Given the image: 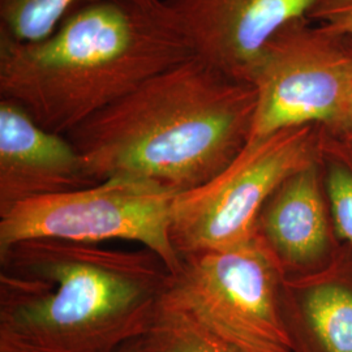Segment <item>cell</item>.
<instances>
[{
    "instance_id": "cell-7",
    "label": "cell",
    "mask_w": 352,
    "mask_h": 352,
    "mask_svg": "<svg viewBox=\"0 0 352 352\" xmlns=\"http://www.w3.org/2000/svg\"><path fill=\"white\" fill-rule=\"evenodd\" d=\"M251 85L256 111L250 141L295 126L333 131L351 98V42L308 17L291 21L265 46Z\"/></svg>"
},
{
    "instance_id": "cell-5",
    "label": "cell",
    "mask_w": 352,
    "mask_h": 352,
    "mask_svg": "<svg viewBox=\"0 0 352 352\" xmlns=\"http://www.w3.org/2000/svg\"><path fill=\"white\" fill-rule=\"evenodd\" d=\"M321 132V126H295L250 141L213 179L177 193L171 240L180 258L250 241L257 218L276 189L320 160Z\"/></svg>"
},
{
    "instance_id": "cell-1",
    "label": "cell",
    "mask_w": 352,
    "mask_h": 352,
    "mask_svg": "<svg viewBox=\"0 0 352 352\" xmlns=\"http://www.w3.org/2000/svg\"><path fill=\"white\" fill-rule=\"evenodd\" d=\"M170 272L146 248L30 239L0 250V352H118L141 338Z\"/></svg>"
},
{
    "instance_id": "cell-13",
    "label": "cell",
    "mask_w": 352,
    "mask_h": 352,
    "mask_svg": "<svg viewBox=\"0 0 352 352\" xmlns=\"http://www.w3.org/2000/svg\"><path fill=\"white\" fill-rule=\"evenodd\" d=\"M320 164L336 235L352 248V141L322 128Z\"/></svg>"
},
{
    "instance_id": "cell-2",
    "label": "cell",
    "mask_w": 352,
    "mask_h": 352,
    "mask_svg": "<svg viewBox=\"0 0 352 352\" xmlns=\"http://www.w3.org/2000/svg\"><path fill=\"white\" fill-rule=\"evenodd\" d=\"M256 91L192 56L67 135L100 183L148 180L177 193L226 168L251 138Z\"/></svg>"
},
{
    "instance_id": "cell-6",
    "label": "cell",
    "mask_w": 352,
    "mask_h": 352,
    "mask_svg": "<svg viewBox=\"0 0 352 352\" xmlns=\"http://www.w3.org/2000/svg\"><path fill=\"white\" fill-rule=\"evenodd\" d=\"M176 196L175 190L153 182L113 177L32 199L0 214V250L30 239L87 244L126 240L157 254L174 274L182 264L171 240Z\"/></svg>"
},
{
    "instance_id": "cell-10",
    "label": "cell",
    "mask_w": 352,
    "mask_h": 352,
    "mask_svg": "<svg viewBox=\"0 0 352 352\" xmlns=\"http://www.w3.org/2000/svg\"><path fill=\"white\" fill-rule=\"evenodd\" d=\"M254 235L277 258L286 277L314 273L342 248L333 226L320 160L289 176L269 197Z\"/></svg>"
},
{
    "instance_id": "cell-16",
    "label": "cell",
    "mask_w": 352,
    "mask_h": 352,
    "mask_svg": "<svg viewBox=\"0 0 352 352\" xmlns=\"http://www.w3.org/2000/svg\"><path fill=\"white\" fill-rule=\"evenodd\" d=\"M327 132L331 136L352 141V94L350 102H349V106L344 111V115L340 119V124L336 126L333 131H327Z\"/></svg>"
},
{
    "instance_id": "cell-9",
    "label": "cell",
    "mask_w": 352,
    "mask_h": 352,
    "mask_svg": "<svg viewBox=\"0 0 352 352\" xmlns=\"http://www.w3.org/2000/svg\"><path fill=\"white\" fill-rule=\"evenodd\" d=\"M97 183L65 135L38 124L19 103L0 98V214L32 199Z\"/></svg>"
},
{
    "instance_id": "cell-15",
    "label": "cell",
    "mask_w": 352,
    "mask_h": 352,
    "mask_svg": "<svg viewBox=\"0 0 352 352\" xmlns=\"http://www.w3.org/2000/svg\"><path fill=\"white\" fill-rule=\"evenodd\" d=\"M308 19L327 32L352 42V0H315Z\"/></svg>"
},
{
    "instance_id": "cell-8",
    "label": "cell",
    "mask_w": 352,
    "mask_h": 352,
    "mask_svg": "<svg viewBox=\"0 0 352 352\" xmlns=\"http://www.w3.org/2000/svg\"><path fill=\"white\" fill-rule=\"evenodd\" d=\"M193 56L251 84L265 46L279 29L308 17L315 0H162Z\"/></svg>"
},
{
    "instance_id": "cell-14",
    "label": "cell",
    "mask_w": 352,
    "mask_h": 352,
    "mask_svg": "<svg viewBox=\"0 0 352 352\" xmlns=\"http://www.w3.org/2000/svg\"><path fill=\"white\" fill-rule=\"evenodd\" d=\"M89 1L94 0H0V33L24 42L42 39Z\"/></svg>"
},
{
    "instance_id": "cell-12",
    "label": "cell",
    "mask_w": 352,
    "mask_h": 352,
    "mask_svg": "<svg viewBox=\"0 0 352 352\" xmlns=\"http://www.w3.org/2000/svg\"><path fill=\"white\" fill-rule=\"evenodd\" d=\"M136 352H244L192 316L160 304L148 331L135 340Z\"/></svg>"
},
{
    "instance_id": "cell-4",
    "label": "cell",
    "mask_w": 352,
    "mask_h": 352,
    "mask_svg": "<svg viewBox=\"0 0 352 352\" xmlns=\"http://www.w3.org/2000/svg\"><path fill=\"white\" fill-rule=\"evenodd\" d=\"M285 273L264 241L182 256L161 302L244 352H294L282 311Z\"/></svg>"
},
{
    "instance_id": "cell-3",
    "label": "cell",
    "mask_w": 352,
    "mask_h": 352,
    "mask_svg": "<svg viewBox=\"0 0 352 352\" xmlns=\"http://www.w3.org/2000/svg\"><path fill=\"white\" fill-rule=\"evenodd\" d=\"M192 56L162 0H94L76 7L42 39L0 33V98L67 136Z\"/></svg>"
},
{
    "instance_id": "cell-17",
    "label": "cell",
    "mask_w": 352,
    "mask_h": 352,
    "mask_svg": "<svg viewBox=\"0 0 352 352\" xmlns=\"http://www.w3.org/2000/svg\"><path fill=\"white\" fill-rule=\"evenodd\" d=\"M118 352H136V349H135V342H133V343H131V344H126V346H124L123 349H120Z\"/></svg>"
},
{
    "instance_id": "cell-11",
    "label": "cell",
    "mask_w": 352,
    "mask_h": 352,
    "mask_svg": "<svg viewBox=\"0 0 352 352\" xmlns=\"http://www.w3.org/2000/svg\"><path fill=\"white\" fill-rule=\"evenodd\" d=\"M282 311L294 352H352V248L314 273L286 277Z\"/></svg>"
}]
</instances>
